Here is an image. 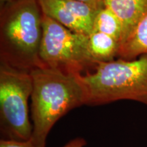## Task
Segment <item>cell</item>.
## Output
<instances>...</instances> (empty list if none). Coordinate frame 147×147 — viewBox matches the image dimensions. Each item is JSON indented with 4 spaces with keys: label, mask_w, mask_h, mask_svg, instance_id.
<instances>
[{
    "label": "cell",
    "mask_w": 147,
    "mask_h": 147,
    "mask_svg": "<svg viewBox=\"0 0 147 147\" xmlns=\"http://www.w3.org/2000/svg\"><path fill=\"white\" fill-rule=\"evenodd\" d=\"M30 74L33 80L30 140L36 147H46L55 124L70 110L86 105L85 92L80 74L47 67H36Z\"/></svg>",
    "instance_id": "obj_1"
},
{
    "label": "cell",
    "mask_w": 147,
    "mask_h": 147,
    "mask_svg": "<svg viewBox=\"0 0 147 147\" xmlns=\"http://www.w3.org/2000/svg\"><path fill=\"white\" fill-rule=\"evenodd\" d=\"M42 16L39 0H14L1 5V63L27 71L44 67L40 58Z\"/></svg>",
    "instance_id": "obj_2"
},
{
    "label": "cell",
    "mask_w": 147,
    "mask_h": 147,
    "mask_svg": "<svg viewBox=\"0 0 147 147\" xmlns=\"http://www.w3.org/2000/svg\"><path fill=\"white\" fill-rule=\"evenodd\" d=\"M86 105L131 100L147 107V54L135 59H118L97 64L80 74Z\"/></svg>",
    "instance_id": "obj_3"
},
{
    "label": "cell",
    "mask_w": 147,
    "mask_h": 147,
    "mask_svg": "<svg viewBox=\"0 0 147 147\" xmlns=\"http://www.w3.org/2000/svg\"><path fill=\"white\" fill-rule=\"evenodd\" d=\"M33 89L30 71L0 63V132L1 139L30 140L33 125L29 100Z\"/></svg>",
    "instance_id": "obj_4"
},
{
    "label": "cell",
    "mask_w": 147,
    "mask_h": 147,
    "mask_svg": "<svg viewBox=\"0 0 147 147\" xmlns=\"http://www.w3.org/2000/svg\"><path fill=\"white\" fill-rule=\"evenodd\" d=\"M40 58L44 67L73 74L96 66L89 53V36L74 32L44 14Z\"/></svg>",
    "instance_id": "obj_5"
},
{
    "label": "cell",
    "mask_w": 147,
    "mask_h": 147,
    "mask_svg": "<svg viewBox=\"0 0 147 147\" xmlns=\"http://www.w3.org/2000/svg\"><path fill=\"white\" fill-rule=\"evenodd\" d=\"M42 13L74 32L89 36L99 9L74 0H39Z\"/></svg>",
    "instance_id": "obj_6"
},
{
    "label": "cell",
    "mask_w": 147,
    "mask_h": 147,
    "mask_svg": "<svg viewBox=\"0 0 147 147\" xmlns=\"http://www.w3.org/2000/svg\"><path fill=\"white\" fill-rule=\"evenodd\" d=\"M103 1L104 5L113 11L122 24V44L138 22L147 14V0Z\"/></svg>",
    "instance_id": "obj_7"
},
{
    "label": "cell",
    "mask_w": 147,
    "mask_h": 147,
    "mask_svg": "<svg viewBox=\"0 0 147 147\" xmlns=\"http://www.w3.org/2000/svg\"><path fill=\"white\" fill-rule=\"evenodd\" d=\"M147 54V14L136 25L119 47L118 58L135 59Z\"/></svg>",
    "instance_id": "obj_8"
},
{
    "label": "cell",
    "mask_w": 147,
    "mask_h": 147,
    "mask_svg": "<svg viewBox=\"0 0 147 147\" xmlns=\"http://www.w3.org/2000/svg\"><path fill=\"white\" fill-rule=\"evenodd\" d=\"M119 47L118 40L104 33L92 32L89 36V51L95 65L118 57Z\"/></svg>",
    "instance_id": "obj_9"
},
{
    "label": "cell",
    "mask_w": 147,
    "mask_h": 147,
    "mask_svg": "<svg viewBox=\"0 0 147 147\" xmlns=\"http://www.w3.org/2000/svg\"><path fill=\"white\" fill-rule=\"evenodd\" d=\"M92 32L104 33L112 36L118 40L119 44L122 40V24L117 15L105 5L97 10Z\"/></svg>",
    "instance_id": "obj_10"
},
{
    "label": "cell",
    "mask_w": 147,
    "mask_h": 147,
    "mask_svg": "<svg viewBox=\"0 0 147 147\" xmlns=\"http://www.w3.org/2000/svg\"><path fill=\"white\" fill-rule=\"evenodd\" d=\"M0 147H36L31 140L16 141L12 140L1 139Z\"/></svg>",
    "instance_id": "obj_11"
},
{
    "label": "cell",
    "mask_w": 147,
    "mask_h": 147,
    "mask_svg": "<svg viewBox=\"0 0 147 147\" xmlns=\"http://www.w3.org/2000/svg\"><path fill=\"white\" fill-rule=\"evenodd\" d=\"M87 142L82 138H76L61 147H84Z\"/></svg>",
    "instance_id": "obj_12"
},
{
    "label": "cell",
    "mask_w": 147,
    "mask_h": 147,
    "mask_svg": "<svg viewBox=\"0 0 147 147\" xmlns=\"http://www.w3.org/2000/svg\"><path fill=\"white\" fill-rule=\"evenodd\" d=\"M74 1H80V2L86 3L97 9H100L104 5L103 0H74Z\"/></svg>",
    "instance_id": "obj_13"
},
{
    "label": "cell",
    "mask_w": 147,
    "mask_h": 147,
    "mask_svg": "<svg viewBox=\"0 0 147 147\" xmlns=\"http://www.w3.org/2000/svg\"><path fill=\"white\" fill-rule=\"evenodd\" d=\"M14 1V0H0V2H1V5L4 4V3H7V2H9V1Z\"/></svg>",
    "instance_id": "obj_14"
}]
</instances>
